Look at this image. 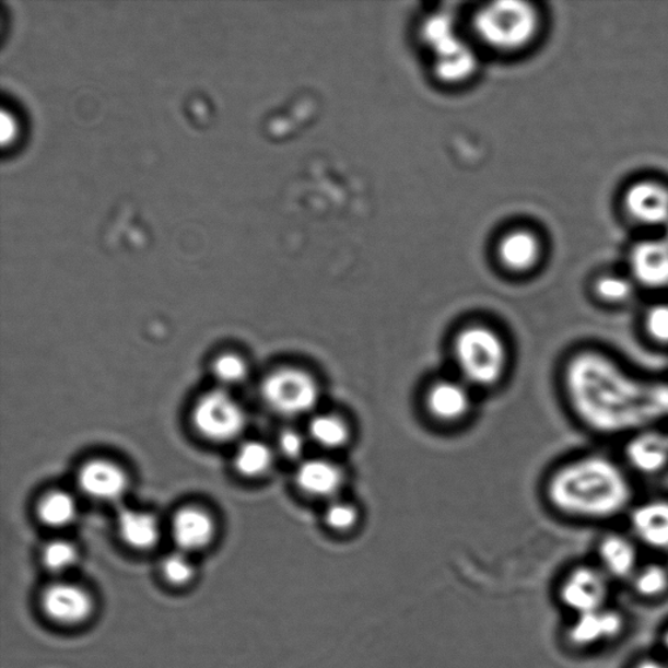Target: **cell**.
Returning <instances> with one entry per match:
<instances>
[{
  "instance_id": "30",
  "label": "cell",
  "mask_w": 668,
  "mask_h": 668,
  "mask_svg": "<svg viewBox=\"0 0 668 668\" xmlns=\"http://www.w3.org/2000/svg\"><path fill=\"white\" fill-rule=\"evenodd\" d=\"M634 586L641 596L658 597L668 588V572L663 565H646L634 576Z\"/></svg>"
},
{
  "instance_id": "24",
  "label": "cell",
  "mask_w": 668,
  "mask_h": 668,
  "mask_svg": "<svg viewBox=\"0 0 668 668\" xmlns=\"http://www.w3.org/2000/svg\"><path fill=\"white\" fill-rule=\"evenodd\" d=\"M308 441L324 450L345 448L352 438V430L341 415L333 413L315 414L309 418Z\"/></svg>"
},
{
  "instance_id": "35",
  "label": "cell",
  "mask_w": 668,
  "mask_h": 668,
  "mask_svg": "<svg viewBox=\"0 0 668 668\" xmlns=\"http://www.w3.org/2000/svg\"><path fill=\"white\" fill-rule=\"evenodd\" d=\"M665 644H666V647H667V651H668V632H667L666 637H665Z\"/></svg>"
},
{
  "instance_id": "20",
  "label": "cell",
  "mask_w": 668,
  "mask_h": 668,
  "mask_svg": "<svg viewBox=\"0 0 668 668\" xmlns=\"http://www.w3.org/2000/svg\"><path fill=\"white\" fill-rule=\"evenodd\" d=\"M623 626L624 620L620 613L600 609L578 616L570 631V638L578 646H591L617 638Z\"/></svg>"
},
{
  "instance_id": "6",
  "label": "cell",
  "mask_w": 668,
  "mask_h": 668,
  "mask_svg": "<svg viewBox=\"0 0 668 668\" xmlns=\"http://www.w3.org/2000/svg\"><path fill=\"white\" fill-rule=\"evenodd\" d=\"M321 390L315 377L301 368H281L262 382L261 397L276 414L300 418L313 414Z\"/></svg>"
},
{
  "instance_id": "34",
  "label": "cell",
  "mask_w": 668,
  "mask_h": 668,
  "mask_svg": "<svg viewBox=\"0 0 668 668\" xmlns=\"http://www.w3.org/2000/svg\"><path fill=\"white\" fill-rule=\"evenodd\" d=\"M665 228H666V234L664 236V239L668 242V225Z\"/></svg>"
},
{
  "instance_id": "22",
  "label": "cell",
  "mask_w": 668,
  "mask_h": 668,
  "mask_svg": "<svg viewBox=\"0 0 668 668\" xmlns=\"http://www.w3.org/2000/svg\"><path fill=\"white\" fill-rule=\"evenodd\" d=\"M118 529L121 539L134 550H150L156 546L160 538L157 519L150 513L133 509L120 512Z\"/></svg>"
},
{
  "instance_id": "25",
  "label": "cell",
  "mask_w": 668,
  "mask_h": 668,
  "mask_svg": "<svg viewBox=\"0 0 668 668\" xmlns=\"http://www.w3.org/2000/svg\"><path fill=\"white\" fill-rule=\"evenodd\" d=\"M37 515L46 526L50 528H66L75 521L78 517V504L75 499L62 491L50 492L39 502Z\"/></svg>"
},
{
  "instance_id": "19",
  "label": "cell",
  "mask_w": 668,
  "mask_h": 668,
  "mask_svg": "<svg viewBox=\"0 0 668 668\" xmlns=\"http://www.w3.org/2000/svg\"><path fill=\"white\" fill-rule=\"evenodd\" d=\"M215 526L211 516L198 508L181 509L173 519V537L180 550L200 551L212 543Z\"/></svg>"
},
{
  "instance_id": "26",
  "label": "cell",
  "mask_w": 668,
  "mask_h": 668,
  "mask_svg": "<svg viewBox=\"0 0 668 668\" xmlns=\"http://www.w3.org/2000/svg\"><path fill=\"white\" fill-rule=\"evenodd\" d=\"M273 462V450L261 442L243 444L234 458L236 471L247 478L265 477L272 469Z\"/></svg>"
},
{
  "instance_id": "27",
  "label": "cell",
  "mask_w": 668,
  "mask_h": 668,
  "mask_svg": "<svg viewBox=\"0 0 668 668\" xmlns=\"http://www.w3.org/2000/svg\"><path fill=\"white\" fill-rule=\"evenodd\" d=\"M361 512L356 505L347 501H342L341 497L335 499V501L327 503L326 511H324V524L327 525L332 531L336 532H349L356 528L360 524Z\"/></svg>"
},
{
  "instance_id": "10",
  "label": "cell",
  "mask_w": 668,
  "mask_h": 668,
  "mask_svg": "<svg viewBox=\"0 0 668 668\" xmlns=\"http://www.w3.org/2000/svg\"><path fill=\"white\" fill-rule=\"evenodd\" d=\"M40 606L47 618L63 625L84 623L94 609L91 593L71 583H54L47 586L40 598Z\"/></svg>"
},
{
  "instance_id": "12",
  "label": "cell",
  "mask_w": 668,
  "mask_h": 668,
  "mask_svg": "<svg viewBox=\"0 0 668 668\" xmlns=\"http://www.w3.org/2000/svg\"><path fill=\"white\" fill-rule=\"evenodd\" d=\"M294 481L303 494L326 503L340 497L347 477L339 464L328 458H305L295 470Z\"/></svg>"
},
{
  "instance_id": "33",
  "label": "cell",
  "mask_w": 668,
  "mask_h": 668,
  "mask_svg": "<svg viewBox=\"0 0 668 668\" xmlns=\"http://www.w3.org/2000/svg\"><path fill=\"white\" fill-rule=\"evenodd\" d=\"M634 668H668L664 664L656 663V660H644Z\"/></svg>"
},
{
  "instance_id": "14",
  "label": "cell",
  "mask_w": 668,
  "mask_h": 668,
  "mask_svg": "<svg viewBox=\"0 0 668 668\" xmlns=\"http://www.w3.org/2000/svg\"><path fill=\"white\" fill-rule=\"evenodd\" d=\"M606 585L603 573L593 566H577L563 584V602L577 611L578 616L600 610L606 599Z\"/></svg>"
},
{
  "instance_id": "21",
  "label": "cell",
  "mask_w": 668,
  "mask_h": 668,
  "mask_svg": "<svg viewBox=\"0 0 668 668\" xmlns=\"http://www.w3.org/2000/svg\"><path fill=\"white\" fill-rule=\"evenodd\" d=\"M597 552L600 563L613 577H630L637 569L636 543L623 532H605L597 544Z\"/></svg>"
},
{
  "instance_id": "2",
  "label": "cell",
  "mask_w": 668,
  "mask_h": 668,
  "mask_svg": "<svg viewBox=\"0 0 668 668\" xmlns=\"http://www.w3.org/2000/svg\"><path fill=\"white\" fill-rule=\"evenodd\" d=\"M551 509L584 524H607L626 517L637 502L636 484L622 460L588 450L553 469L544 489Z\"/></svg>"
},
{
  "instance_id": "1",
  "label": "cell",
  "mask_w": 668,
  "mask_h": 668,
  "mask_svg": "<svg viewBox=\"0 0 668 668\" xmlns=\"http://www.w3.org/2000/svg\"><path fill=\"white\" fill-rule=\"evenodd\" d=\"M571 417L585 433L622 438L668 424V379L641 375L596 342L572 349L560 368Z\"/></svg>"
},
{
  "instance_id": "11",
  "label": "cell",
  "mask_w": 668,
  "mask_h": 668,
  "mask_svg": "<svg viewBox=\"0 0 668 668\" xmlns=\"http://www.w3.org/2000/svg\"><path fill=\"white\" fill-rule=\"evenodd\" d=\"M626 519L638 542L654 550H668V497L653 496L637 501Z\"/></svg>"
},
{
  "instance_id": "3",
  "label": "cell",
  "mask_w": 668,
  "mask_h": 668,
  "mask_svg": "<svg viewBox=\"0 0 668 668\" xmlns=\"http://www.w3.org/2000/svg\"><path fill=\"white\" fill-rule=\"evenodd\" d=\"M454 358L461 380L471 388H492L507 373V343L495 329L471 326L458 332L454 342Z\"/></svg>"
},
{
  "instance_id": "15",
  "label": "cell",
  "mask_w": 668,
  "mask_h": 668,
  "mask_svg": "<svg viewBox=\"0 0 668 668\" xmlns=\"http://www.w3.org/2000/svg\"><path fill=\"white\" fill-rule=\"evenodd\" d=\"M78 484L86 496L97 502H117L126 494L128 479L125 471L109 461L96 460L84 465Z\"/></svg>"
},
{
  "instance_id": "13",
  "label": "cell",
  "mask_w": 668,
  "mask_h": 668,
  "mask_svg": "<svg viewBox=\"0 0 668 668\" xmlns=\"http://www.w3.org/2000/svg\"><path fill=\"white\" fill-rule=\"evenodd\" d=\"M624 211L638 225L666 227L668 225V187L654 180H641L626 190Z\"/></svg>"
},
{
  "instance_id": "8",
  "label": "cell",
  "mask_w": 668,
  "mask_h": 668,
  "mask_svg": "<svg viewBox=\"0 0 668 668\" xmlns=\"http://www.w3.org/2000/svg\"><path fill=\"white\" fill-rule=\"evenodd\" d=\"M622 461L633 477L657 478L668 472V429L640 431L623 441Z\"/></svg>"
},
{
  "instance_id": "17",
  "label": "cell",
  "mask_w": 668,
  "mask_h": 668,
  "mask_svg": "<svg viewBox=\"0 0 668 668\" xmlns=\"http://www.w3.org/2000/svg\"><path fill=\"white\" fill-rule=\"evenodd\" d=\"M542 246L538 236L526 228L505 234L499 243L497 256L502 266L513 273L532 271L541 259Z\"/></svg>"
},
{
  "instance_id": "5",
  "label": "cell",
  "mask_w": 668,
  "mask_h": 668,
  "mask_svg": "<svg viewBox=\"0 0 668 668\" xmlns=\"http://www.w3.org/2000/svg\"><path fill=\"white\" fill-rule=\"evenodd\" d=\"M421 35L433 54L436 77L445 83H461L476 71L477 58L456 30L454 19L437 13L424 20Z\"/></svg>"
},
{
  "instance_id": "16",
  "label": "cell",
  "mask_w": 668,
  "mask_h": 668,
  "mask_svg": "<svg viewBox=\"0 0 668 668\" xmlns=\"http://www.w3.org/2000/svg\"><path fill=\"white\" fill-rule=\"evenodd\" d=\"M426 402L435 420L444 423L460 422L472 408L471 387L464 380H438L430 387Z\"/></svg>"
},
{
  "instance_id": "28",
  "label": "cell",
  "mask_w": 668,
  "mask_h": 668,
  "mask_svg": "<svg viewBox=\"0 0 668 668\" xmlns=\"http://www.w3.org/2000/svg\"><path fill=\"white\" fill-rule=\"evenodd\" d=\"M213 375L224 386H239L247 379V363L235 354H222L213 362Z\"/></svg>"
},
{
  "instance_id": "18",
  "label": "cell",
  "mask_w": 668,
  "mask_h": 668,
  "mask_svg": "<svg viewBox=\"0 0 668 668\" xmlns=\"http://www.w3.org/2000/svg\"><path fill=\"white\" fill-rule=\"evenodd\" d=\"M589 294L605 309H626L636 303L641 290L629 273L602 272L590 282Z\"/></svg>"
},
{
  "instance_id": "31",
  "label": "cell",
  "mask_w": 668,
  "mask_h": 668,
  "mask_svg": "<svg viewBox=\"0 0 668 668\" xmlns=\"http://www.w3.org/2000/svg\"><path fill=\"white\" fill-rule=\"evenodd\" d=\"M162 575L172 585L184 586L192 582L195 569L185 553H172L161 564Z\"/></svg>"
},
{
  "instance_id": "9",
  "label": "cell",
  "mask_w": 668,
  "mask_h": 668,
  "mask_svg": "<svg viewBox=\"0 0 668 668\" xmlns=\"http://www.w3.org/2000/svg\"><path fill=\"white\" fill-rule=\"evenodd\" d=\"M629 273L641 292H668V242L647 239L631 249Z\"/></svg>"
},
{
  "instance_id": "29",
  "label": "cell",
  "mask_w": 668,
  "mask_h": 668,
  "mask_svg": "<svg viewBox=\"0 0 668 668\" xmlns=\"http://www.w3.org/2000/svg\"><path fill=\"white\" fill-rule=\"evenodd\" d=\"M79 552L70 542L52 541L45 546L43 562L47 570L56 573L66 572L77 564Z\"/></svg>"
},
{
  "instance_id": "4",
  "label": "cell",
  "mask_w": 668,
  "mask_h": 668,
  "mask_svg": "<svg viewBox=\"0 0 668 668\" xmlns=\"http://www.w3.org/2000/svg\"><path fill=\"white\" fill-rule=\"evenodd\" d=\"M474 28L482 43L491 49L502 52L517 51L536 38L539 17L528 3H494L479 10Z\"/></svg>"
},
{
  "instance_id": "23",
  "label": "cell",
  "mask_w": 668,
  "mask_h": 668,
  "mask_svg": "<svg viewBox=\"0 0 668 668\" xmlns=\"http://www.w3.org/2000/svg\"><path fill=\"white\" fill-rule=\"evenodd\" d=\"M636 328L647 348L668 353V300H656L641 308Z\"/></svg>"
},
{
  "instance_id": "32",
  "label": "cell",
  "mask_w": 668,
  "mask_h": 668,
  "mask_svg": "<svg viewBox=\"0 0 668 668\" xmlns=\"http://www.w3.org/2000/svg\"><path fill=\"white\" fill-rule=\"evenodd\" d=\"M307 434L301 433L298 430L286 429L283 430L279 436V450L280 454L288 458L290 461H303L305 460V452L308 443Z\"/></svg>"
},
{
  "instance_id": "7",
  "label": "cell",
  "mask_w": 668,
  "mask_h": 668,
  "mask_svg": "<svg viewBox=\"0 0 668 668\" xmlns=\"http://www.w3.org/2000/svg\"><path fill=\"white\" fill-rule=\"evenodd\" d=\"M195 429L212 442H228L246 426L245 410L224 390H213L200 398L192 411Z\"/></svg>"
}]
</instances>
